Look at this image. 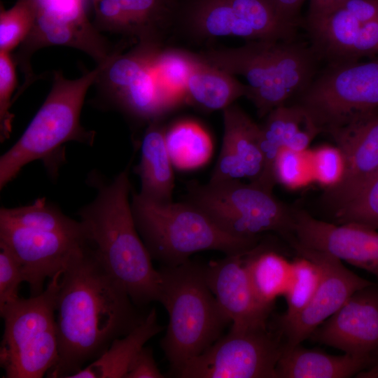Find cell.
Segmentation results:
<instances>
[{"mask_svg":"<svg viewBox=\"0 0 378 378\" xmlns=\"http://www.w3.org/2000/svg\"><path fill=\"white\" fill-rule=\"evenodd\" d=\"M36 15L34 28L53 46L76 47L91 40L97 32L88 18L91 0H34Z\"/></svg>","mask_w":378,"mask_h":378,"instance_id":"7402d4cb","label":"cell"},{"mask_svg":"<svg viewBox=\"0 0 378 378\" xmlns=\"http://www.w3.org/2000/svg\"><path fill=\"white\" fill-rule=\"evenodd\" d=\"M150 346H144L130 364L125 378H164Z\"/></svg>","mask_w":378,"mask_h":378,"instance_id":"8d00e7d4","label":"cell"},{"mask_svg":"<svg viewBox=\"0 0 378 378\" xmlns=\"http://www.w3.org/2000/svg\"><path fill=\"white\" fill-rule=\"evenodd\" d=\"M304 1L274 0V2L281 20L288 26L299 29L303 22L300 10Z\"/></svg>","mask_w":378,"mask_h":378,"instance_id":"74e56055","label":"cell"},{"mask_svg":"<svg viewBox=\"0 0 378 378\" xmlns=\"http://www.w3.org/2000/svg\"><path fill=\"white\" fill-rule=\"evenodd\" d=\"M202 59L246 80L259 118L288 104L311 84L322 62L308 41L253 40L234 48H209Z\"/></svg>","mask_w":378,"mask_h":378,"instance_id":"3957f363","label":"cell"},{"mask_svg":"<svg viewBox=\"0 0 378 378\" xmlns=\"http://www.w3.org/2000/svg\"><path fill=\"white\" fill-rule=\"evenodd\" d=\"M24 281L22 266L4 244L0 243V309L17 300L20 285Z\"/></svg>","mask_w":378,"mask_h":378,"instance_id":"836d02e7","label":"cell"},{"mask_svg":"<svg viewBox=\"0 0 378 378\" xmlns=\"http://www.w3.org/2000/svg\"><path fill=\"white\" fill-rule=\"evenodd\" d=\"M302 153L288 148L281 150L275 163L276 183L296 186L302 182L304 170Z\"/></svg>","mask_w":378,"mask_h":378,"instance_id":"d590c367","label":"cell"},{"mask_svg":"<svg viewBox=\"0 0 378 378\" xmlns=\"http://www.w3.org/2000/svg\"><path fill=\"white\" fill-rule=\"evenodd\" d=\"M247 251L225 255L204 265L208 286L234 331L267 328L272 311L259 301L253 290L244 265Z\"/></svg>","mask_w":378,"mask_h":378,"instance_id":"ac0fdd59","label":"cell"},{"mask_svg":"<svg viewBox=\"0 0 378 378\" xmlns=\"http://www.w3.org/2000/svg\"><path fill=\"white\" fill-rule=\"evenodd\" d=\"M321 272L312 260L298 255L292 262V272L287 289L284 294L287 309L277 318V325L290 321L308 304L320 282Z\"/></svg>","mask_w":378,"mask_h":378,"instance_id":"f546056e","label":"cell"},{"mask_svg":"<svg viewBox=\"0 0 378 378\" xmlns=\"http://www.w3.org/2000/svg\"><path fill=\"white\" fill-rule=\"evenodd\" d=\"M244 265L259 301L272 308L289 284L292 262L260 242L244 255Z\"/></svg>","mask_w":378,"mask_h":378,"instance_id":"4316f807","label":"cell"},{"mask_svg":"<svg viewBox=\"0 0 378 378\" xmlns=\"http://www.w3.org/2000/svg\"><path fill=\"white\" fill-rule=\"evenodd\" d=\"M372 363L371 356L344 353L330 355L308 349L301 344L286 346L276 367V378H346L357 375Z\"/></svg>","mask_w":378,"mask_h":378,"instance_id":"603a6c76","label":"cell"},{"mask_svg":"<svg viewBox=\"0 0 378 378\" xmlns=\"http://www.w3.org/2000/svg\"><path fill=\"white\" fill-rule=\"evenodd\" d=\"M185 201L202 211L224 232L237 237L258 239L264 232H272L286 239L292 233L293 207L253 183L190 181Z\"/></svg>","mask_w":378,"mask_h":378,"instance_id":"9c48e42d","label":"cell"},{"mask_svg":"<svg viewBox=\"0 0 378 378\" xmlns=\"http://www.w3.org/2000/svg\"><path fill=\"white\" fill-rule=\"evenodd\" d=\"M269 328L219 337L173 375L181 378H276L284 342Z\"/></svg>","mask_w":378,"mask_h":378,"instance_id":"7c38bea8","label":"cell"},{"mask_svg":"<svg viewBox=\"0 0 378 378\" xmlns=\"http://www.w3.org/2000/svg\"><path fill=\"white\" fill-rule=\"evenodd\" d=\"M58 360L48 377L71 378L146 318L88 244L63 269L56 300Z\"/></svg>","mask_w":378,"mask_h":378,"instance_id":"6da1fadb","label":"cell"},{"mask_svg":"<svg viewBox=\"0 0 378 378\" xmlns=\"http://www.w3.org/2000/svg\"><path fill=\"white\" fill-rule=\"evenodd\" d=\"M0 243L20 262L30 296L44 290V283L62 271L71 257L88 244L80 220L39 199L34 203L0 209Z\"/></svg>","mask_w":378,"mask_h":378,"instance_id":"8992f818","label":"cell"},{"mask_svg":"<svg viewBox=\"0 0 378 378\" xmlns=\"http://www.w3.org/2000/svg\"><path fill=\"white\" fill-rule=\"evenodd\" d=\"M302 27L322 62H356L378 55V19L360 22L344 8L306 18Z\"/></svg>","mask_w":378,"mask_h":378,"instance_id":"e0dca14e","label":"cell"},{"mask_svg":"<svg viewBox=\"0 0 378 378\" xmlns=\"http://www.w3.org/2000/svg\"><path fill=\"white\" fill-rule=\"evenodd\" d=\"M62 271L50 278L41 294L20 297L0 309L4 321L0 365L4 377L41 378L57 363L55 314Z\"/></svg>","mask_w":378,"mask_h":378,"instance_id":"ba28073f","label":"cell"},{"mask_svg":"<svg viewBox=\"0 0 378 378\" xmlns=\"http://www.w3.org/2000/svg\"><path fill=\"white\" fill-rule=\"evenodd\" d=\"M298 255L314 262L321 272L318 288L308 304L290 321L279 326L284 345L301 344L357 290L374 283L346 268L342 260L323 251L289 242Z\"/></svg>","mask_w":378,"mask_h":378,"instance_id":"4fadbf2b","label":"cell"},{"mask_svg":"<svg viewBox=\"0 0 378 378\" xmlns=\"http://www.w3.org/2000/svg\"><path fill=\"white\" fill-rule=\"evenodd\" d=\"M293 214L287 241L325 252L378 278V230L354 223H328L295 207Z\"/></svg>","mask_w":378,"mask_h":378,"instance_id":"5bb4252c","label":"cell"},{"mask_svg":"<svg viewBox=\"0 0 378 378\" xmlns=\"http://www.w3.org/2000/svg\"><path fill=\"white\" fill-rule=\"evenodd\" d=\"M164 46L136 43L115 52L94 81L97 99L139 123L148 124L172 111L155 78L153 63Z\"/></svg>","mask_w":378,"mask_h":378,"instance_id":"8fae6325","label":"cell"},{"mask_svg":"<svg viewBox=\"0 0 378 378\" xmlns=\"http://www.w3.org/2000/svg\"><path fill=\"white\" fill-rule=\"evenodd\" d=\"M328 135L344 162L340 180L324 194L325 202L335 211L378 173V111L358 117Z\"/></svg>","mask_w":378,"mask_h":378,"instance_id":"9a60e30c","label":"cell"},{"mask_svg":"<svg viewBox=\"0 0 378 378\" xmlns=\"http://www.w3.org/2000/svg\"><path fill=\"white\" fill-rule=\"evenodd\" d=\"M179 0H91L100 31L158 46L172 34Z\"/></svg>","mask_w":378,"mask_h":378,"instance_id":"2e32d148","label":"cell"},{"mask_svg":"<svg viewBox=\"0 0 378 378\" xmlns=\"http://www.w3.org/2000/svg\"><path fill=\"white\" fill-rule=\"evenodd\" d=\"M131 208L138 232L152 259L162 266L179 265L202 251L225 255L253 248L260 239H245L221 230L188 202L158 203L132 193Z\"/></svg>","mask_w":378,"mask_h":378,"instance_id":"52a82bcc","label":"cell"},{"mask_svg":"<svg viewBox=\"0 0 378 378\" xmlns=\"http://www.w3.org/2000/svg\"><path fill=\"white\" fill-rule=\"evenodd\" d=\"M0 10V52H10L29 34L36 7L34 0H17L8 10L1 4Z\"/></svg>","mask_w":378,"mask_h":378,"instance_id":"4dcf8cb0","label":"cell"},{"mask_svg":"<svg viewBox=\"0 0 378 378\" xmlns=\"http://www.w3.org/2000/svg\"><path fill=\"white\" fill-rule=\"evenodd\" d=\"M337 224L354 223L378 230V173L334 211Z\"/></svg>","mask_w":378,"mask_h":378,"instance_id":"1f68e13d","label":"cell"},{"mask_svg":"<svg viewBox=\"0 0 378 378\" xmlns=\"http://www.w3.org/2000/svg\"><path fill=\"white\" fill-rule=\"evenodd\" d=\"M158 270V302L169 316L160 346L173 375L220 337L231 321L208 286L204 265L188 260Z\"/></svg>","mask_w":378,"mask_h":378,"instance_id":"5b68a950","label":"cell"},{"mask_svg":"<svg viewBox=\"0 0 378 378\" xmlns=\"http://www.w3.org/2000/svg\"><path fill=\"white\" fill-rule=\"evenodd\" d=\"M16 63L10 52H0V139H7L12 132L13 114L10 111L12 94L17 86Z\"/></svg>","mask_w":378,"mask_h":378,"instance_id":"d6a6232c","label":"cell"},{"mask_svg":"<svg viewBox=\"0 0 378 378\" xmlns=\"http://www.w3.org/2000/svg\"><path fill=\"white\" fill-rule=\"evenodd\" d=\"M350 0H312L306 18H314L325 15L342 6Z\"/></svg>","mask_w":378,"mask_h":378,"instance_id":"ab89813d","label":"cell"},{"mask_svg":"<svg viewBox=\"0 0 378 378\" xmlns=\"http://www.w3.org/2000/svg\"><path fill=\"white\" fill-rule=\"evenodd\" d=\"M312 1V0H309V1Z\"/></svg>","mask_w":378,"mask_h":378,"instance_id":"b9f144b4","label":"cell"},{"mask_svg":"<svg viewBox=\"0 0 378 378\" xmlns=\"http://www.w3.org/2000/svg\"><path fill=\"white\" fill-rule=\"evenodd\" d=\"M162 120L147 125L141 143V158L134 172L141 181L139 195L158 203L172 202L174 186L173 164L165 141Z\"/></svg>","mask_w":378,"mask_h":378,"instance_id":"cb8c5ba5","label":"cell"},{"mask_svg":"<svg viewBox=\"0 0 378 378\" xmlns=\"http://www.w3.org/2000/svg\"><path fill=\"white\" fill-rule=\"evenodd\" d=\"M309 337L346 354L371 356L378 349V286L355 292Z\"/></svg>","mask_w":378,"mask_h":378,"instance_id":"d6986e66","label":"cell"},{"mask_svg":"<svg viewBox=\"0 0 378 378\" xmlns=\"http://www.w3.org/2000/svg\"><path fill=\"white\" fill-rule=\"evenodd\" d=\"M162 329L158 322L156 309L153 308L137 327L115 340L103 354L71 378H125L134 357Z\"/></svg>","mask_w":378,"mask_h":378,"instance_id":"484cf974","label":"cell"},{"mask_svg":"<svg viewBox=\"0 0 378 378\" xmlns=\"http://www.w3.org/2000/svg\"><path fill=\"white\" fill-rule=\"evenodd\" d=\"M314 164L318 181L328 188L337 183L342 176L343 158L336 146L319 148L314 155Z\"/></svg>","mask_w":378,"mask_h":378,"instance_id":"e575fe53","label":"cell"},{"mask_svg":"<svg viewBox=\"0 0 378 378\" xmlns=\"http://www.w3.org/2000/svg\"><path fill=\"white\" fill-rule=\"evenodd\" d=\"M290 104L299 106L318 134L341 128L378 111V58L328 63Z\"/></svg>","mask_w":378,"mask_h":378,"instance_id":"30bf717a","label":"cell"},{"mask_svg":"<svg viewBox=\"0 0 378 378\" xmlns=\"http://www.w3.org/2000/svg\"><path fill=\"white\" fill-rule=\"evenodd\" d=\"M165 141L174 167L181 170L201 167L212 155L209 134L194 121L181 120L166 129Z\"/></svg>","mask_w":378,"mask_h":378,"instance_id":"83f0119b","label":"cell"},{"mask_svg":"<svg viewBox=\"0 0 378 378\" xmlns=\"http://www.w3.org/2000/svg\"><path fill=\"white\" fill-rule=\"evenodd\" d=\"M260 125V146L264 171L260 186L272 192L276 183L275 163L281 150L303 153L318 134L303 110L287 104L271 111Z\"/></svg>","mask_w":378,"mask_h":378,"instance_id":"44dd1931","label":"cell"},{"mask_svg":"<svg viewBox=\"0 0 378 378\" xmlns=\"http://www.w3.org/2000/svg\"><path fill=\"white\" fill-rule=\"evenodd\" d=\"M102 64L78 78L68 79L54 71L52 85L44 102L19 139L0 158V188L12 181L27 164L41 160L52 175L64 160V145L77 141L92 146L95 132L80 123L88 89L94 85Z\"/></svg>","mask_w":378,"mask_h":378,"instance_id":"277c9868","label":"cell"},{"mask_svg":"<svg viewBox=\"0 0 378 378\" xmlns=\"http://www.w3.org/2000/svg\"><path fill=\"white\" fill-rule=\"evenodd\" d=\"M199 59L197 52L164 46L153 60L157 82L174 110L186 103L187 80Z\"/></svg>","mask_w":378,"mask_h":378,"instance_id":"f1b7e54d","label":"cell"},{"mask_svg":"<svg viewBox=\"0 0 378 378\" xmlns=\"http://www.w3.org/2000/svg\"><path fill=\"white\" fill-rule=\"evenodd\" d=\"M222 111V145L209 182L246 178L259 186L264 171L260 125L234 103Z\"/></svg>","mask_w":378,"mask_h":378,"instance_id":"ffe728a7","label":"cell"},{"mask_svg":"<svg viewBox=\"0 0 378 378\" xmlns=\"http://www.w3.org/2000/svg\"><path fill=\"white\" fill-rule=\"evenodd\" d=\"M128 164L112 179L92 172L88 181L94 199L78 212L89 244L133 302L143 307L159 300L161 276L136 229L130 195Z\"/></svg>","mask_w":378,"mask_h":378,"instance_id":"7a4b0ae2","label":"cell"},{"mask_svg":"<svg viewBox=\"0 0 378 378\" xmlns=\"http://www.w3.org/2000/svg\"><path fill=\"white\" fill-rule=\"evenodd\" d=\"M199 57L187 80L185 91L186 104L204 112H213L223 111L237 99L246 97V84L204 61L200 55Z\"/></svg>","mask_w":378,"mask_h":378,"instance_id":"d4e9b609","label":"cell"},{"mask_svg":"<svg viewBox=\"0 0 378 378\" xmlns=\"http://www.w3.org/2000/svg\"><path fill=\"white\" fill-rule=\"evenodd\" d=\"M340 7L360 22L378 19V0H350Z\"/></svg>","mask_w":378,"mask_h":378,"instance_id":"f35d334b","label":"cell"},{"mask_svg":"<svg viewBox=\"0 0 378 378\" xmlns=\"http://www.w3.org/2000/svg\"><path fill=\"white\" fill-rule=\"evenodd\" d=\"M356 377L361 378H378V361L361 371Z\"/></svg>","mask_w":378,"mask_h":378,"instance_id":"60d3db41","label":"cell"}]
</instances>
